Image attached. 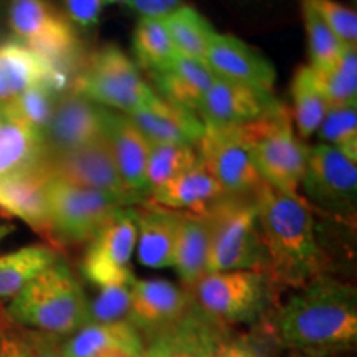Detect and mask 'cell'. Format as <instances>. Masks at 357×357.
I'll list each match as a JSON object with an SVG mask.
<instances>
[{
	"mask_svg": "<svg viewBox=\"0 0 357 357\" xmlns=\"http://www.w3.org/2000/svg\"><path fill=\"white\" fill-rule=\"evenodd\" d=\"M260 331L276 344L306 357H331L354 351L356 288L333 276H319L276 306L260 324Z\"/></svg>",
	"mask_w": 357,
	"mask_h": 357,
	"instance_id": "1",
	"label": "cell"
},
{
	"mask_svg": "<svg viewBox=\"0 0 357 357\" xmlns=\"http://www.w3.org/2000/svg\"><path fill=\"white\" fill-rule=\"evenodd\" d=\"M265 250V275L278 291L298 289L326 275L328 257L318 240L311 204L265 181L252 195Z\"/></svg>",
	"mask_w": 357,
	"mask_h": 357,
	"instance_id": "2",
	"label": "cell"
},
{
	"mask_svg": "<svg viewBox=\"0 0 357 357\" xmlns=\"http://www.w3.org/2000/svg\"><path fill=\"white\" fill-rule=\"evenodd\" d=\"M6 311L17 323L60 337L88 323L86 294L68 265L60 260L12 298Z\"/></svg>",
	"mask_w": 357,
	"mask_h": 357,
	"instance_id": "3",
	"label": "cell"
},
{
	"mask_svg": "<svg viewBox=\"0 0 357 357\" xmlns=\"http://www.w3.org/2000/svg\"><path fill=\"white\" fill-rule=\"evenodd\" d=\"M189 293L195 306L223 329L236 324L260 326L280 305L278 289L266 275L253 270L205 273Z\"/></svg>",
	"mask_w": 357,
	"mask_h": 357,
	"instance_id": "4",
	"label": "cell"
},
{
	"mask_svg": "<svg viewBox=\"0 0 357 357\" xmlns=\"http://www.w3.org/2000/svg\"><path fill=\"white\" fill-rule=\"evenodd\" d=\"M71 91L101 108L131 114L155 96L139 75V68L116 45L93 52L75 75Z\"/></svg>",
	"mask_w": 357,
	"mask_h": 357,
	"instance_id": "5",
	"label": "cell"
},
{
	"mask_svg": "<svg viewBox=\"0 0 357 357\" xmlns=\"http://www.w3.org/2000/svg\"><path fill=\"white\" fill-rule=\"evenodd\" d=\"M207 217L211 223L207 273L253 270L265 275L266 258L253 199L225 195Z\"/></svg>",
	"mask_w": 357,
	"mask_h": 357,
	"instance_id": "6",
	"label": "cell"
},
{
	"mask_svg": "<svg viewBox=\"0 0 357 357\" xmlns=\"http://www.w3.org/2000/svg\"><path fill=\"white\" fill-rule=\"evenodd\" d=\"M8 25L25 47L55 70L75 78L82 66V42L71 22L50 0H8Z\"/></svg>",
	"mask_w": 357,
	"mask_h": 357,
	"instance_id": "7",
	"label": "cell"
},
{
	"mask_svg": "<svg viewBox=\"0 0 357 357\" xmlns=\"http://www.w3.org/2000/svg\"><path fill=\"white\" fill-rule=\"evenodd\" d=\"M252 155L266 184L287 194H298L306 174L307 147L296 136L291 111L284 106L271 118L247 123Z\"/></svg>",
	"mask_w": 357,
	"mask_h": 357,
	"instance_id": "8",
	"label": "cell"
},
{
	"mask_svg": "<svg viewBox=\"0 0 357 357\" xmlns=\"http://www.w3.org/2000/svg\"><path fill=\"white\" fill-rule=\"evenodd\" d=\"M126 207L105 192L79 187L52 176L48 184V212L53 247L86 243Z\"/></svg>",
	"mask_w": 357,
	"mask_h": 357,
	"instance_id": "9",
	"label": "cell"
},
{
	"mask_svg": "<svg viewBox=\"0 0 357 357\" xmlns=\"http://www.w3.org/2000/svg\"><path fill=\"white\" fill-rule=\"evenodd\" d=\"M199 159L229 197L253 195L263 178L255 166L245 124L205 126L197 142Z\"/></svg>",
	"mask_w": 357,
	"mask_h": 357,
	"instance_id": "10",
	"label": "cell"
},
{
	"mask_svg": "<svg viewBox=\"0 0 357 357\" xmlns=\"http://www.w3.org/2000/svg\"><path fill=\"white\" fill-rule=\"evenodd\" d=\"M301 187L307 202L333 217L351 222L356 217L357 167L336 147L316 144L307 151L306 174Z\"/></svg>",
	"mask_w": 357,
	"mask_h": 357,
	"instance_id": "11",
	"label": "cell"
},
{
	"mask_svg": "<svg viewBox=\"0 0 357 357\" xmlns=\"http://www.w3.org/2000/svg\"><path fill=\"white\" fill-rule=\"evenodd\" d=\"M137 243V225L132 207H123L88 242L82 273L100 288L128 284L136 280L131 257Z\"/></svg>",
	"mask_w": 357,
	"mask_h": 357,
	"instance_id": "12",
	"label": "cell"
},
{
	"mask_svg": "<svg viewBox=\"0 0 357 357\" xmlns=\"http://www.w3.org/2000/svg\"><path fill=\"white\" fill-rule=\"evenodd\" d=\"M50 167L53 176L70 184L105 192L126 207L142 202L123 184L106 134L86 146L55 155V159L50 160Z\"/></svg>",
	"mask_w": 357,
	"mask_h": 357,
	"instance_id": "13",
	"label": "cell"
},
{
	"mask_svg": "<svg viewBox=\"0 0 357 357\" xmlns=\"http://www.w3.org/2000/svg\"><path fill=\"white\" fill-rule=\"evenodd\" d=\"M283 108L271 91L215 77L197 108V116L205 126H227L271 118Z\"/></svg>",
	"mask_w": 357,
	"mask_h": 357,
	"instance_id": "14",
	"label": "cell"
},
{
	"mask_svg": "<svg viewBox=\"0 0 357 357\" xmlns=\"http://www.w3.org/2000/svg\"><path fill=\"white\" fill-rule=\"evenodd\" d=\"M53 176L50 160L13 174L0 181V208L8 215L20 218L53 245L48 184Z\"/></svg>",
	"mask_w": 357,
	"mask_h": 357,
	"instance_id": "15",
	"label": "cell"
},
{
	"mask_svg": "<svg viewBox=\"0 0 357 357\" xmlns=\"http://www.w3.org/2000/svg\"><path fill=\"white\" fill-rule=\"evenodd\" d=\"M101 136H105V108L73 91L58 98L43 132L47 151L55 155L86 146Z\"/></svg>",
	"mask_w": 357,
	"mask_h": 357,
	"instance_id": "16",
	"label": "cell"
},
{
	"mask_svg": "<svg viewBox=\"0 0 357 357\" xmlns=\"http://www.w3.org/2000/svg\"><path fill=\"white\" fill-rule=\"evenodd\" d=\"M192 306L189 289L167 280H134L128 319L142 339L177 323Z\"/></svg>",
	"mask_w": 357,
	"mask_h": 357,
	"instance_id": "17",
	"label": "cell"
},
{
	"mask_svg": "<svg viewBox=\"0 0 357 357\" xmlns=\"http://www.w3.org/2000/svg\"><path fill=\"white\" fill-rule=\"evenodd\" d=\"M204 63L217 78L247 84L263 91H273L276 79L273 65L235 35H213Z\"/></svg>",
	"mask_w": 357,
	"mask_h": 357,
	"instance_id": "18",
	"label": "cell"
},
{
	"mask_svg": "<svg viewBox=\"0 0 357 357\" xmlns=\"http://www.w3.org/2000/svg\"><path fill=\"white\" fill-rule=\"evenodd\" d=\"M71 78L53 68L22 42H0V106L35 84H47L56 96L65 95Z\"/></svg>",
	"mask_w": 357,
	"mask_h": 357,
	"instance_id": "19",
	"label": "cell"
},
{
	"mask_svg": "<svg viewBox=\"0 0 357 357\" xmlns=\"http://www.w3.org/2000/svg\"><path fill=\"white\" fill-rule=\"evenodd\" d=\"M223 331L192 301L177 323L144 337V357H213Z\"/></svg>",
	"mask_w": 357,
	"mask_h": 357,
	"instance_id": "20",
	"label": "cell"
},
{
	"mask_svg": "<svg viewBox=\"0 0 357 357\" xmlns=\"http://www.w3.org/2000/svg\"><path fill=\"white\" fill-rule=\"evenodd\" d=\"M105 134L108 137L123 184L131 194L144 200L146 166L151 142L136 128L128 114L105 108Z\"/></svg>",
	"mask_w": 357,
	"mask_h": 357,
	"instance_id": "21",
	"label": "cell"
},
{
	"mask_svg": "<svg viewBox=\"0 0 357 357\" xmlns=\"http://www.w3.org/2000/svg\"><path fill=\"white\" fill-rule=\"evenodd\" d=\"M128 116L149 142L194 146L204 134L197 113L159 95Z\"/></svg>",
	"mask_w": 357,
	"mask_h": 357,
	"instance_id": "22",
	"label": "cell"
},
{
	"mask_svg": "<svg viewBox=\"0 0 357 357\" xmlns=\"http://www.w3.org/2000/svg\"><path fill=\"white\" fill-rule=\"evenodd\" d=\"M141 333L129 321L86 323L63 341V357H144Z\"/></svg>",
	"mask_w": 357,
	"mask_h": 357,
	"instance_id": "23",
	"label": "cell"
},
{
	"mask_svg": "<svg viewBox=\"0 0 357 357\" xmlns=\"http://www.w3.org/2000/svg\"><path fill=\"white\" fill-rule=\"evenodd\" d=\"M223 197H225V192L217 178L199 159V162L189 171L182 172L167 184L151 192L147 202L169 208V211L205 215Z\"/></svg>",
	"mask_w": 357,
	"mask_h": 357,
	"instance_id": "24",
	"label": "cell"
},
{
	"mask_svg": "<svg viewBox=\"0 0 357 357\" xmlns=\"http://www.w3.org/2000/svg\"><path fill=\"white\" fill-rule=\"evenodd\" d=\"M137 258L147 268L172 266L181 212L169 211L151 202L136 205Z\"/></svg>",
	"mask_w": 357,
	"mask_h": 357,
	"instance_id": "25",
	"label": "cell"
},
{
	"mask_svg": "<svg viewBox=\"0 0 357 357\" xmlns=\"http://www.w3.org/2000/svg\"><path fill=\"white\" fill-rule=\"evenodd\" d=\"M162 98L197 113L200 102L211 89L215 75L204 61L177 55L164 70L151 75Z\"/></svg>",
	"mask_w": 357,
	"mask_h": 357,
	"instance_id": "26",
	"label": "cell"
},
{
	"mask_svg": "<svg viewBox=\"0 0 357 357\" xmlns=\"http://www.w3.org/2000/svg\"><path fill=\"white\" fill-rule=\"evenodd\" d=\"M211 250V223L207 213L181 212L172 266L189 289L207 273Z\"/></svg>",
	"mask_w": 357,
	"mask_h": 357,
	"instance_id": "27",
	"label": "cell"
},
{
	"mask_svg": "<svg viewBox=\"0 0 357 357\" xmlns=\"http://www.w3.org/2000/svg\"><path fill=\"white\" fill-rule=\"evenodd\" d=\"M43 134L25 126L0 106V181L47 160Z\"/></svg>",
	"mask_w": 357,
	"mask_h": 357,
	"instance_id": "28",
	"label": "cell"
},
{
	"mask_svg": "<svg viewBox=\"0 0 357 357\" xmlns=\"http://www.w3.org/2000/svg\"><path fill=\"white\" fill-rule=\"evenodd\" d=\"M56 260L55 248L47 245H30L0 257V301L15 298Z\"/></svg>",
	"mask_w": 357,
	"mask_h": 357,
	"instance_id": "29",
	"label": "cell"
},
{
	"mask_svg": "<svg viewBox=\"0 0 357 357\" xmlns=\"http://www.w3.org/2000/svg\"><path fill=\"white\" fill-rule=\"evenodd\" d=\"M0 357H63V341L17 323L0 306Z\"/></svg>",
	"mask_w": 357,
	"mask_h": 357,
	"instance_id": "30",
	"label": "cell"
},
{
	"mask_svg": "<svg viewBox=\"0 0 357 357\" xmlns=\"http://www.w3.org/2000/svg\"><path fill=\"white\" fill-rule=\"evenodd\" d=\"M178 55L192 60H205L208 43L217 32L211 22L190 6H181L162 19Z\"/></svg>",
	"mask_w": 357,
	"mask_h": 357,
	"instance_id": "31",
	"label": "cell"
},
{
	"mask_svg": "<svg viewBox=\"0 0 357 357\" xmlns=\"http://www.w3.org/2000/svg\"><path fill=\"white\" fill-rule=\"evenodd\" d=\"M293 114L298 132L307 139L318 132L329 105L321 88L318 75L311 66H300L291 83Z\"/></svg>",
	"mask_w": 357,
	"mask_h": 357,
	"instance_id": "32",
	"label": "cell"
},
{
	"mask_svg": "<svg viewBox=\"0 0 357 357\" xmlns=\"http://www.w3.org/2000/svg\"><path fill=\"white\" fill-rule=\"evenodd\" d=\"M132 50L139 65L149 75L164 70L178 55L164 22L160 19H146V17H142L134 30Z\"/></svg>",
	"mask_w": 357,
	"mask_h": 357,
	"instance_id": "33",
	"label": "cell"
},
{
	"mask_svg": "<svg viewBox=\"0 0 357 357\" xmlns=\"http://www.w3.org/2000/svg\"><path fill=\"white\" fill-rule=\"evenodd\" d=\"M199 162V154L194 146L169 144V142H151L146 166V187L153 192L169 181L189 171ZM149 197V195H147Z\"/></svg>",
	"mask_w": 357,
	"mask_h": 357,
	"instance_id": "34",
	"label": "cell"
},
{
	"mask_svg": "<svg viewBox=\"0 0 357 357\" xmlns=\"http://www.w3.org/2000/svg\"><path fill=\"white\" fill-rule=\"evenodd\" d=\"M329 108L357 102V50L346 47L334 65L316 71Z\"/></svg>",
	"mask_w": 357,
	"mask_h": 357,
	"instance_id": "35",
	"label": "cell"
},
{
	"mask_svg": "<svg viewBox=\"0 0 357 357\" xmlns=\"http://www.w3.org/2000/svg\"><path fill=\"white\" fill-rule=\"evenodd\" d=\"M56 100L58 96L47 84H35L2 106L8 114L19 119L25 126L43 134L50 123Z\"/></svg>",
	"mask_w": 357,
	"mask_h": 357,
	"instance_id": "36",
	"label": "cell"
},
{
	"mask_svg": "<svg viewBox=\"0 0 357 357\" xmlns=\"http://www.w3.org/2000/svg\"><path fill=\"white\" fill-rule=\"evenodd\" d=\"M357 102L329 108L318 129L321 144L336 147L352 162H357Z\"/></svg>",
	"mask_w": 357,
	"mask_h": 357,
	"instance_id": "37",
	"label": "cell"
},
{
	"mask_svg": "<svg viewBox=\"0 0 357 357\" xmlns=\"http://www.w3.org/2000/svg\"><path fill=\"white\" fill-rule=\"evenodd\" d=\"M303 20L310 43L311 68L323 71L337 61V58L344 52V45L341 43L333 30L324 24L323 19L314 12L307 0H303Z\"/></svg>",
	"mask_w": 357,
	"mask_h": 357,
	"instance_id": "38",
	"label": "cell"
},
{
	"mask_svg": "<svg viewBox=\"0 0 357 357\" xmlns=\"http://www.w3.org/2000/svg\"><path fill=\"white\" fill-rule=\"evenodd\" d=\"M131 284H114L101 288V293L88 301V323H116L128 319L131 306Z\"/></svg>",
	"mask_w": 357,
	"mask_h": 357,
	"instance_id": "39",
	"label": "cell"
},
{
	"mask_svg": "<svg viewBox=\"0 0 357 357\" xmlns=\"http://www.w3.org/2000/svg\"><path fill=\"white\" fill-rule=\"evenodd\" d=\"M314 12L344 47L356 48L357 45V13L336 0H307Z\"/></svg>",
	"mask_w": 357,
	"mask_h": 357,
	"instance_id": "40",
	"label": "cell"
},
{
	"mask_svg": "<svg viewBox=\"0 0 357 357\" xmlns=\"http://www.w3.org/2000/svg\"><path fill=\"white\" fill-rule=\"evenodd\" d=\"M213 357H268L263 341L253 334L230 336L229 329L218 337Z\"/></svg>",
	"mask_w": 357,
	"mask_h": 357,
	"instance_id": "41",
	"label": "cell"
},
{
	"mask_svg": "<svg viewBox=\"0 0 357 357\" xmlns=\"http://www.w3.org/2000/svg\"><path fill=\"white\" fill-rule=\"evenodd\" d=\"M66 19L73 26L89 30L100 24L105 2L102 0H63Z\"/></svg>",
	"mask_w": 357,
	"mask_h": 357,
	"instance_id": "42",
	"label": "cell"
},
{
	"mask_svg": "<svg viewBox=\"0 0 357 357\" xmlns=\"http://www.w3.org/2000/svg\"><path fill=\"white\" fill-rule=\"evenodd\" d=\"M181 2L182 0H128L126 6L129 10L141 15V19L146 17V19L162 20L177 7H181Z\"/></svg>",
	"mask_w": 357,
	"mask_h": 357,
	"instance_id": "43",
	"label": "cell"
},
{
	"mask_svg": "<svg viewBox=\"0 0 357 357\" xmlns=\"http://www.w3.org/2000/svg\"><path fill=\"white\" fill-rule=\"evenodd\" d=\"M13 230H15V227L13 225H0V242H2L6 236L10 235Z\"/></svg>",
	"mask_w": 357,
	"mask_h": 357,
	"instance_id": "44",
	"label": "cell"
},
{
	"mask_svg": "<svg viewBox=\"0 0 357 357\" xmlns=\"http://www.w3.org/2000/svg\"><path fill=\"white\" fill-rule=\"evenodd\" d=\"M105 2V6H108V3H126L128 0H102Z\"/></svg>",
	"mask_w": 357,
	"mask_h": 357,
	"instance_id": "45",
	"label": "cell"
},
{
	"mask_svg": "<svg viewBox=\"0 0 357 357\" xmlns=\"http://www.w3.org/2000/svg\"><path fill=\"white\" fill-rule=\"evenodd\" d=\"M291 357H306V356H301V354H296V352H291Z\"/></svg>",
	"mask_w": 357,
	"mask_h": 357,
	"instance_id": "46",
	"label": "cell"
}]
</instances>
